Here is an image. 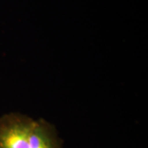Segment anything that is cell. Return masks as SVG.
Instances as JSON below:
<instances>
[{"instance_id":"6da1fadb","label":"cell","mask_w":148,"mask_h":148,"mask_svg":"<svg viewBox=\"0 0 148 148\" xmlns=\"http://www.w3.org/2000/svg\"><path fill=\"white\" fill-rule=\"evenodd\" d=\"M35 120L20 113L0 117V148H28Z\"/></svg>"},{"instance_id":"7a4b0ae2","label":"cell","mask_w":148,"mask_h":148,"mask_svg":"<svg viewBox=\"0 0 148 148\" xmlns=\"http://www.w3.org/2000/svg\"><path fill=\"white\" fill-rule=\"evenodd\" d=\"M63 143L52 123L44 119L35 120L28 148H62Z\"/></svg>"}]
</instances>
